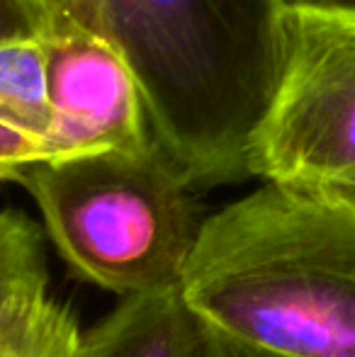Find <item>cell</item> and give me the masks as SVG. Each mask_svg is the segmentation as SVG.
<instances>
[{"instance_id":"6da1fadb","label":"cell","mask_w":355,"mask_h":357,"mask_svg":"<svg viewBox=\"0 0 355 357\" xmlns=\"http://www.w3.org/2000/svg\"><path fill=\"white\" fill-rule=\"evenodd\" d=\"M180 294L209 357H355V202L263 183L207 216Z\"/></svg>"},{"instance_id":"7a4b0ae2","label":"cell","mask_w":355,"mask_h":357,"mask_svg":"<svg viewBox=\"0 0 355 357\" xmlns=\"http://www.w3.org/2000/svg\"><path fill=\"white\" fill-rule=\"evenodd\" d=\"M49 3V0H47ZM163 153L195 188L251 178L287 0H100Z\"/></svg>"},{"instance_id":"3957f363","label":"cell","mask_w":355,"mask_h":357,"mask_svg":"<svg viewBox=\"0 0 355 357\" xmlns=\"http://www.w3.org/2000/svg\"><path fill=\"white\" fill-rule=\"evenodd\" d=\"M68 268L124 296L180 289L207 221L158 144L37 163L22 175Z\"/></svg>"},{"instance_id":"277c9868","label":"cell","mask_w":355,"mask_h":357,"mask_svg":"<svg viewBox=\"0 0 355 357\" xmlns=\"http://www.w3.org/2000/svg\"><path fill=\"white\" fill-rule=\"evenodd\" d=\"M251 178L355 202V3L287 0Z\"/></svg>"},{"instance_id":"5b68a950","label":"cell","mask_w":355,"mask_h":357,"mask_svg":"<svg viewBox=\"0 0 355 357\" xmlns=\"http://www.w3.org/2000/svg\"><path fill=\"white\" fill-rule=\"evenodd\" d=\"M39 39L52 109V129L44 142L49 160L144 151L156 144L142 85L100 0H49Z\"/></svg>"},{"instance_id":"8992f818","label":"cell","mask_w":355,"mask_h":357,"mask_svg":"<svg viewBox=\"0 0 355 357\" xmlns=\"http://www.w3.org/2000/svg\"><path fill=\"white\" fill-rule=\"evenodd\" d=\"M93 357H209L180 289L124 296L88 331Z\"/></svg>"},{"instance_id":"52a82bcc","label":"cell","mask_w":355,"mask_h":357,"mask_svg":"<svg viewBox=\"0 0 355 357\" xmlns=\"http://www.w3.org/2000/svg\"><path fill=\"white\" fill-rule=\"evenodd\" d=\"M0 357H93L88 331L47 289L0 301Z\"/></svg>"},{"instance_id":"ba28073f","label":"cell","mask_w":355,"mask_h":357,"mask_svg":"<svg viewBox=\"0 0 355 357\" xmlns=\"http://www.w3.org/2000/svg\"><path fill=\"white\" fill-rule=\"evenodd\" d=\"M0 122L47 142L52 109L47 56L39 37L0 44Z\"/></svg>"},{"instance_id":"9c48e42d","label":"cell","mask_w":355,"mask_h":357,"mask_svg":"<svg viewBox=\"0 0 355 357\" xmlns=\"http://www.w3.org/2000/svg\"><path fill=\"white\" fill-rule=\"evenodd\" d=\"M44 231L27 214L0 209V301L24 291L47 289Z\"/></svg>"},{"instance_id":"30bf717a","label":"cell","mask_w":355,"mask_h":357,"mask_svg":"<svg viewBox=\"0 0 355 357\" xmlns=\"http://www.w3.org/2000/svg\"><path fill=\"white\" fill-rule=\"evenodd\" d=\"M49 153L39 139L0 122V183H20L37 163H47Z\"/></svg>"},{"instance_id":"8fae6325","label":"cell","mask_w":355,"mask_h":357,"mask_svg":"<svg viewBox=\"0 0 355 357\" xmlns=\"http://www.w3.org/2000/svg\"><path fill=\"white\" fill-rule=\"evenodd\" d=\"M47 15V0H0V44L39 37Z\"/></svg>"},{"instance_id":"7c38bea8","label":"cell","mask_w":355,"mask_h":357,"mask_svg":"<svg viewBox=\"0 0 355 357\" xmlns=\"http://www.w3.org/2000/svg\"><path fill=\"white\" fill-rule=\"evenodd\" d=\"M312 3H353V0H312Z\"/></svg>"}]
</instances>
